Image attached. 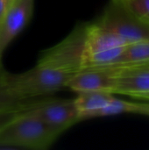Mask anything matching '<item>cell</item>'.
<instances>
[{
    "mask_svg": "<svg viewBox=\"0 0 149 150\" xmlns=\"http://www.w3.org/2000/svg\"><path fill=\"white\" fill-rule=\"evenodd\" d=\"M141 105V103L128 102L113 98L105 106L100 109H97L90 112L79 114V122L90 119L112 116L122 113H138Z\"/></svg>",
    "mask_w": 149,
    "mask_h": 150,
    "instance_id": "cell-10",
    "label": "cell"
},
{
    "mask_svg": "<svg viewBox=\"0 0 149 150\" xmlns=\"http://www.w3.org/2000/svg\"><path fill=\"white\" fill-rule=\"evenodd\" d=\"M113 98V94L108 92L84 91L78 93L76 98L74 99V103L79 114H82L105 106Z\"/></svg>",
    "mask_w": 149,
    "mask_h": 150,
    "instance_id": "cell-12",
    "label": "cell"
},
{
    "mask_svg": "<svg viewBox=\"0 0 149 150\" xmlns=\"http://www.w3.org/2000/svg\"><path fill=\"white\" fill-rule=\"evenodd\" d=\"M128 66H138V67H144V68H148L149 69V62H144V63H140V64H135V65H128ZM124 67H126V66H124Z\"/></svg>",
    "mask_w": 149,
    "mask_h": 150,
    "instance_id": "cell-18",
    "label": "cell"
},
{
    "mask_svg": "<svg viewBox=\"0 0 149 150\" xmlns=\"http://www.w3.org/2000/svg\"><path fill=\"white\" fill-rule=\"evenodd\" d=\"M27 109V108H26ZM25 109H20V110H11V111H6L0 112V129L5 126L8 122H10L12 119H14L20 112L24 111Z\"/></svg>",
    "mask_w": 149,
    "mask_h": 150,
    "instance_id": "cell-15",
    "label": "cell"
},
{
    "mask_svg": "<svg viewBox=\"0 0 149 150\" xmlns=\"http://www.w3.org/2000/svg\"><path fill=\"white\" fill-rule=\"evenodd\" d=\"M148 62H149V40L127 44L118 62L109 68L117 69Z\"/></svg>",
    "mask_w": 149,
    "mask_h": 150,
    "instance_id": "cell-11",
    "label": "cell"
},
{
    "mask_svg": "<svg viewBox=\"0 0 149 150\" xmlns=\"http://www.w3.org/2000/svg\"><path fill=\"white\" fill-rule=\"evenodd\" d=\"M115 84L116 76L114 69H86L75 73L67 82L66 88L77 93L104 91L113 94Z\"/></svg>",
    "mask_w": 149,
    "mask_h": 150,
    "instance_id": "cell-7",
    "label": "cell"
},
{
    "mask_svg": "<svg viewBox=\"0 0 149 150\" xmlns=\"http://www.w3.org/2000/svg\"><path fill=\"white\" fill-rule=\"evenodd\" d=\"M138 19L149 25V0H120Z\"/></svg>",
    "mask_w": 149,
    "mask_h": 150,
    "instance_id": "cell-14",
    "label": "cell"
},
{
    "mask_svg": "<svg viewBox=\"0 0 149 150\" xmlns=\"http://www.w3.org/2000/svg\"><path fill=\"white\" fill-rule=\"evenodd\" d=\"M2 70H3V67L0 66V112L11 111V110L26 109L32 106L35 102H29L28 100H19L11 97L7 93L1 82Z\"/></svg>",
    "mask_w": 149,
    "mask_h": 150,
    "instance_id": "cell-13",
    "label": "cell"
},
{
    "mask_svg": "<svg viewBox=\"0 0 149 150\" xmlns=\"http://www.w3.org/2000/svg\"><path fill=\"white\" fill-rule=\"evenodd\" d=\"M139 114H142V115H147L149 116V104H143L141 103V105L138 111Z\"/></svg>",
    "mask_w": 149,
    "mask_h": 150,
    "instance_id": "cell-17",
    "label": "cell"
},
{
    "mask_svg": "<svg viewBox=\"0 0 149 150\" xmlns=\"http://www.w3.org/2000/svg\"><path fill=\"white\" fill-rule=\"evenodd\" d=\"M74 73L56 70L36 65L18 74L9 73L4 69L1 82L9 95L19 100H30L39 96L52 94L66 88Z\"/></svg>",
    "mask_w": 149,
    "mask_h": 150,
    "instance_id": "cell-1",
    "label": "cell"
},
{
    "mask_svg": "<svg viewBox=\"0 0 149 150\" xmlns=\"http://www.w3.org/2000/svg\"><path fill=\"white\" fill-rule=\"evenodd\" d=\"M27 109L0 129V148L45 150L57 140L59 135Z\"/></svg>",
    "mask_w": 149,
    "mask_h": 150,
    "instance_id": "cell-2",
    "label": "cell"
},
{
    "mask_svg": "<svg viewBox=\"0 0 149 150\" xmlns=\"http://www.w3.org/2000/svg\"><path fill=\"white\" fill-rule=\"evenodd\" d=\"M97 22L128 44L149 40V25L134 17L120 0H112Z\"/></svg>",
    "mask_w": 149,
    "mask_h": 150,
    "instance_id": "cell-4",
    "label": "cell"
},
{
    "mask_svg": "<svg viewBox=\"0 0 149 150\" xmlns=\"http://www.w3.org/2000/svg\"><path fill=\"white\" fill-rule=\"evenodd\" d=\"M114 69L116 84L113 94H123L137 98L141 94L149 93L148 68L126 66Z\"/></svg>",
    "mask_w": 149,
    "mask_h": 150,
    "instance_id": "cell-8",
    "label": "cell"
},
{
    "mask_svg": "<svg viewBox=\"0 0 149 150\" xmlns=\"http://www.w3.org/2000/svg\"><path fill=\"white\" fill-rule=\"evenodd\" d=\"M14 0H0V22L8 13Z\"/></svg>",
    "mask_w": 149,
    "mask_h": 150,
    "instance_id": "cell-16",
    "label": "cell"
},
{
    "mask_svg": "<svg viewBox=\"0 0 149 150\" xmlns=\"http://www.w3.org/2000/svg\"><path fill=\"white\" fill-rule=\"evenodd\" d=\"M85 36L86 25H77L61 41L45 50L36 65L74 74L82 70Z\"/></svg>",
    "mask_w": 149,
    "mask_h": 150,
    "instance_id": "cell-3",
    "label": "cell"
},
{
    "mask_svg": "<svg viewBox=\"0 0 149 150\" xmlns=\"http://www.w3.org/2000/svg\"><path fill=\"white\" fill-rule=\"evenodd\" d=\"M142 98V99H148L149 100V93H146V94H141L140 96L137 97V98Z\"/></svg>",
    "mask_w": 149,
    "mask_h": 150,
    "instance_id": "cell-19",
    "label": "cell"
},
{
    "mask_svg": "<svg viewBox=\"0 0 149 150\" xmlns=\"http://www.w3.org/2000/svg\"><path fill=\"white\" fill-rule=\"evenodd\" d=\"M33 9L34 0H14L8 13L0 22V66L5 49L28 24Z\"/></svg>",
    "mask_w": 149,
    "mask_h": 150,
    "instance_id": "cell-6",
    "label": "cell"
},
{
    "mask_svg": "<svg viewBox=\"0 0 149 150\" xmlns=\"http://www.w3.org/2000/svg\"><path fill=\"white\" fill-rule=\"evenodd\" d=\"M27 111L59 136L79 122V112L74 100L35 102Z\"/></svg>",
    "mask_w": 149,
    "mask_h": 150,
    "instance_id": "cell-5",
    "label": "cell"
},
{
    "mask_svg": "<svg viewBox=\"0 0 149 150\" xmlns=\"http://www.w3.org/2000/svg\"><path fill=\"white\" fill-rule=\"evenodd\" d=\"M127 44L128 43L121 37L105 29L97 22L86 25L84 56L92 53L122 47Z\"/></svg>",
    "mask_w": 149,
    "mask_h": 150,
    "instance_id": "cell-9",
    "label": "cell"
}]
</instances>
